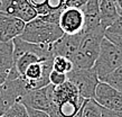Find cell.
<instances>
[{
	"mask_svg": "<svg viewBox=\"0 0 122 117\" xmlns=\"http://www.w3.org/2000/svg\"><path fill=\"white\" fill-rule=\"evenodd\" d=\"M64 35L58 24L48 22L38 15L31 22L25 25L24 32L19 36L20 39L34 44L49 45L58 41Z\"/></svg>",
	"mask_w": 122,
	"mask_h": 117,
	"instance_id": "obj_1",
	"label": "cell"
},
{
	"mask_svg": "<svg viewBox=\"0 0 122 117\" xmlns=\"http://www.w3.org/2000/svg\"><path fill=\"white\" fill-rule=\"evenodd\" d=\"M104 29L102 26L87 33H83L81 44L77 52L72 59L74 69H92L95 63L99 52H100L101 42L104 38Z\"/></svg>",
	"mask_w": 122,
	"mask_h": 117,
	"instance_id": "obj_2",
	"label": "cell"
},
{
	"mask_svg": "<svg viewBox=\"0 0 122 117\" xmlns=\"http://www.w3.org/2000/svg\"><path fill=\"white\" fill-rule=\"evenodd\" d=\"M53 100L61 117H74L81 110L85 99L70 81H66L61 86H54Z\"/></svg>",
	"mask_w": 122,
	"mask_h": 117,
	"instance_id": "obj_3",
	"label": "cell"
},
{
	"mask_svg": "<svg viewBox=\"0 0 122 117\" xmlns=\"http://www.w3.org/2000/svg\"><path fill=\"white\" fill-rule=\"evenodd\" d=\"M122 65V52L111 42L104 37L101 42L100 52L93 70L100 81Z\"/></svg>",
	"mask_w": 122,
	"mask_h": 117,
	"instance_id": "obj_4",
	"label": "cell"
},
{
	"mask_svg": "<svg viewBox=\"0 0 122 117\" xmlns=\"http://www.w3.org/2000/svg\"><path fill=\"white\" fill-rule=\"evenodd\" d=\"M53 59L41 60L27 68L25 74L21 77L27 91L41 89L49 84V74L53 70Z\"/></svg>",
	"mask_w": 122,
	"mask_h": 117,
	"instance_id": "obj_5",
	"label": "cell"
},
{
	"mask_svg": "<svg viewBox=\"0 0 122 117\" xmlns=\"http://www.w3.org/2000/svg\"><path fill=\"white\" fill-rule=\"evenodd\" d=\"M70 81L84 99H94L96 86L100 80L93 69H73L67 74Z\"/></svg>",
	"mask_w": 122,
	"mask_h": 117,
	"instance_id": "obj_6",
	"label": "cell"
},
{
	"mask_svg": "<svg viewBox=\"0 0 122 117\" xmlns=\"http://www.w3.org/2000/svg\"><path fill=\"white\" fill-rule=\"evenodd\" d=\"M53 91H54V86L51 83L41 89L28 90L24 94L19 102L22 104L26 108H33L48 113L54 105Z\"/></svg>",
	"mask_w": 122,
	"mask_h": 117,
	"instance_id": "obj_7",
	"label": "cell"
},
{
	"mask_svg": "<svg viewBox=\"0 0 122 117\" xmlns=\"http://www.w3.org/2000/svg\"><path fill=\"white\" fill-rule=\"evenodd\" d=\"M27 91L21 78L15 80H6L0 86V117L11 106L19 102L24 94Z\"/></svg>",
	"mask_w": 122,
	"mask_h": 117,
	"instance_id": "obj_8",
	"label": "cell"
},
{
	"mask_svg": "<svg viewBox=\"0 0 122 117\" xmlns=\"http://www.w3.org/2000/svg\"><path fill=\"white\" fill-rule=\"evenodd\" d=\"M84 24V12L80 8L65 7L61 12L58 25L65 35H76L83 33Z\"/></svg>",
	"mask_w": 122,
	"mask_h": 117,
	"instance_id": "obj_9",
	"label": "cell"
},
{
	"mask_svg": "<svg viewBox=\"0 0 122 117\" xmlns=\"http://www.w3.org/2000/svg\"><path fill=\"white\" fill-rule=\"evenodd\" d=\"M95 100L102 108L114 111H122V92L105 82H99L94 95Z\"/></svg>",
	"mask_w": 122,
	"mask_h": 117,
	"instance_id": "obj_10",
	"label": "cell"
},
{
	"mask_svg": "<svg viewBox=\"0 0 122 117\" xmlns=\"http://www.w3.org/2000/svg\"><path fill=\"white\" fill-rule=\"evenodd\" d=\"M10 16L22 20L25 24L31 22L38 12L28 0H1V10Z\"/></svg>",
	"mask_w": 122,
	"mask_h": 117,
	"instance_id": "obj_11",
	"label": "cell"
},
{
	"mask_svg": "<svg viewBox=\"0 0 122 117\" xmlns=\"http://www.w3.org/2000/svg\"><path fill=\"white\" fill-rule=\"evenodd\" d=\"M25 25L20 19L0 11V41L11 42L19 37L24 32Z\"/></svg>",
	"mask_w": 122,
	"mask_h": 117,
	"instance_id": "obj_12",
	"label": "cell"
},
{
	"mask_svg": "<svg viewBox=\"0 0 122 117\" xmlns=\"http://www.w3.org/2000/svg\"><path fill=\"white\" fill-rule=\"evenodd\" d=\"M82 37H83V33L76 35H65L64 34L58 41L52 44V51L53 55H59V56H64L72 61L74 55L77 52L80 44H81Z\"/></svg>",
	"mask_w": 122,
	"mask_h": 117,
	"instance_id": "obj_13",
	"label": "cell"
},
{
	"mask_svg": "<svg viewBox=\"0 0 122 117\" xmlns=\"http://www.w3.org/2000/svg\"><path fill=\"white\" fill-rule=\"evenodd\" d=\"M100 0H87L86 4L82 7V11L84 12L85 24L83 33L92 32L101 26L100 19V7H99Z\"/></svg>",
	"mask_w": 122,
	"mask_h": 117,
	"instance_id": "obj_14",
	"label": "cell"
},
{
	"mask_svg": "<svg viewBox=\"0 0 122 117\" xmlns=\"http://www.w3.org/2000/svg\"><path fill=\"white\" fill-rule=\"evenodd\" d=\"M99 7H100L101 26L103 27L104 29H107V27L120 16L118 10H117L115 0H100Z\"/></svg>",
	"mask_w": 122,
	"mask_h": 117,
	"instance_id": "obj_15",
	"label": "cell"
},
{
	"mask_svg": "<svg viewBox=\"0 0 122 117\" xmlns=\"http://www.w3.org/2000/svg\"><path fill=\"white\" fill-rule=\"evenodd\" d=\"M14 68V44L0 41V73L8 74Z\"/></svg>",
	"mask_w": 122,
	"mask_h": 117,
	"instance_id": "obj_16",
	"label": "cell"
},
{
	"mask_svg": "<svg viewBox=\"0 0 122 117\" xmlns=\"http://www.w3.org/2000/svg\"><path fill=\"white\" fill-rule=\"evenodd\" d=\"M38 61H41V59L37 55H35L33 53H24L22 55H20L14 61V68H15L16 71L18 72L20 78H21L25 74L27 68L30 64H33L35 62H38Z\"/></svg>",
	"mask_w": 122,
	"mask_h": 117,
	"instance_id": "obj_17",
	"label": "cell"
},
{
	"mask_svg": "<svg viewBox=\"0 0 122 117\" xmlns=\"http://www.w3.org/2000/svg\"><path fill=\"white\" fill-rule=\"evenodd\" d=\"M81 117H102V107L94 99H85L81 110Z\"/></svg>",
	"mask_w": 122,
	"mask_h": 117,
	"instance_id": "obj_18",
	"label": "cell"
},
{
	"mask_svg": "<svg viewBox=\"0 0 122 117\" xmlns=\"http://www.w3.org/2000/svg\"><path fill=\"white\" fill-rule=\"evenodd\" d=\"M73 69H74V67H73V63L71 60L64 56H59V55L54 56V59H53V70L54 71L68 74Z\"/></svg>",
	"mask_w": 122,
	"mask_h": 117,
	"instance_id": "obj_19",
	"label": "cell"
},
{
	"mask_svg": "<svg viewBox=\"0 0 122 117\" xmlns=\"http://www.w3.org/2000/svg\"><path fill=\"white\" fill-rule=\"evenodd\" d=\"M101 82L107 83L118 91L122 92V65L114 70L112 73H110L107 78H104Z\"/></svg>",
	"mask_w": 122,
	"mask_h": 117,
	"instance_id": "obj_20",
	"label": "cell"
},
{
	"mask_svg": "<svg viewBox=\"0 0 122 117\" xmlns=\"http://www.w3.org/2000/svg\"><path fill=\"white\" fill-rule=\"evenodd\" d=\"M1 117H29V116H28L26 107L22 104H20V102H16L15 105L11 106Z\"/></svg>",
	"mask_w": 122,
	"mask_h": 117,
	"instance_id": "obj_21",
	"label": "cell"
},
{
	"mask_svg": "<svg viewBox=\"0 0 122 117\" xmlns=\"http://www.w3.org/2000/svg\"><path fill=\"white\" fill-rule=\"evenodd\" d=\"M65 4H66V0H47L44 8V12L41 15L62 11L65 7Z\"/></svg>",
	"mask_w": 122,
	"mask_h": 117,
	"instance_id": "obj_22",
	"label": "cell"
},
{
	"mask_svg": "<svg viewBox=\"0 0 122 117\" xmlns=\"http://www.w3.org/2000/svg\"><path fill=\"white\" fill-rule=\"evenodd\" d=\"M67 81V74L65 73H61V72H56L54 70L51 71V74H49V83L53 84V86H61Z\"/></svg>",
	"mask_w": 122,
	"mask_h": 117,
	"instance_id": "obj_23",
	"label": "cell"
},
{
	"mask_svg": "<svg viewBox=\"0 0 122 117\" xmlns=\"http://www.w3.org/2000/svg\"><path fill=\"white\" fill-rule=\"evenodd\" d=\"M105 33L117 36H122V16H119L114 22L105 29Z\"/></svg>",
	"mask_w": 122,
	"mask_h": 117,
	"instance_id": "obj_24",
	"label": "cell"
},
{
	"mask_svg": "<svg viewBox=\"0 0 122 117\" xmlns=\"http://www.w3.org/2000/svg\"><path fill=\"white\" fill-rule=\"evenodd\" d=\"M104 37L107 39H109L111 43H113L122 52V36H117V35H112V34H109V33H104Z\"/></svg>",
	"mask_w": 122,
	"mask_h": 117,
	"instance_id": "obj_25",
	"label": "cell"
},
{
	"mask_svg": "<svg viewBox=\"0 0 122 117\" xmlns=\"http://www.w3.org/2000/svg\"><path fill=\"white\" fill-rule=\"evenodd\" d=\"M28 1H29L30 5L37 10L38 15H41V14L44 12V8H45V5H46V1H47V0H28Z\"/></svg>",
	"mask_w": 122,
	"mask_h": 117,
	"instance_id": "obj_26",
	"label": "cell"
},
{
	"mask_svg": "<svg viewBox=\"0 0 122 117\" xmlns=\"http://www.w3.org/2000/svg\"><path fill=\"white\" fill-rule=\"evenodd\" d=\"M86 1L87 0H66L65 7H73V8H80V9H82V7L86 4Z\"/></svg>",
	"mask_w": 122,
	"mask_h": 117,
	"instance_id": "obj_27",
	"label": "cell"
},
{
	"mask_svg": "<svg viewBox=\"0 0 122 117\" xmlns=\"http://www.w3.org/2000/svg\"><path fill=\"white\" fill-rule=\"evenodd\" d=\"M26 109L29 117H51L47 113L41 111V110H36V109H33V108H26Z\"/></svg>",
	"mask_w": 122,
	"mask_h": 117,
	"instance_id": "obj_28",
	"label": "cell"
},
{
	"mask_svg": "<svg viewBox=\"0 0 122 117\" xmlns=\"http://www.w3.org/2000/svg\"><path fill=\"white\" fill-rule=\"evenodd\" d=\"M102 117H122V111H114L102 108Z\"/></svg>",
	"mask_w": 122,
	"mask_h": 117,
	"instance_id": "obj_29",
	"label": "cell"
},
{
	"mask_svg": "<svg viewBox=\"0 0 122 117\" xmlns=\"http://www.w3.org/2000/svg\"><path fill=\"white\" fill-rule=\"evenodd\" d=\"M115 5H117V10L119 15L122 16V0H115Z\"/></svg>",
	"mask_w": 122,
	"mask_h": 117,
	"instance_id": "obj_30",
	"label": "cell"
},
{
	"mask_svg": "<svg viewBox=\"0 0 122 117\" xmlns=\"http://www.w3.org/2000/svg\"><path fill=\"white\" fill-rule=\"evenodd\" d=\"M7 76L8 74H4V73H0V86L7 80Z\"/></svg>",
	"mask_w": 122,
	"mask_h": 117,
	"instance_id": "obj_31",
	"label": "cell"
},
{
	"mask_svg": "<svg viewBox=\"0 0 122 117\" xmlns=\"http://www.w3.org/2000/svg\"><path fill=\"white\" fill-rule=\"evenodd\" d=\"M74 117H81V116H80V111H78V114H77V115H75Z\"/></svg>",
	"mask_w": 122,
	"mask_h": 117,
	"instance_id": "obj_32",
	"label": "cell"
},
{
	"mask_svg": "<svg viewBox=\"0 0 122 117\" xmlns=\"http://www.w3.org/2000/svg\"><path fill=\"white\" fill-rule=\"evenodd\" d=\"M0 10H1V0H0Z\"/></svg>",
	"mask_w": 122,
	"mask_h": 117,
	"instance_id": "obj_33",
	"label": "cell"
}]
</instances>
